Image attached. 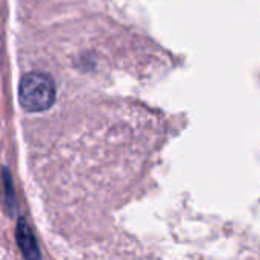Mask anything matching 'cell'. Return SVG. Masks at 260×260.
<instances>
[{
    "label": "cell",
    "mask_w": 260,
    "mask_h": 260,
    "mask_svg": "<svg viewBox=\"0 0 260 260\" xmlns=\"http://www.w3.org/2000/svg\"><path fill=\"white\" fill-rule=\"evenodd\" d=\"M56 88L53 79L40 72H30L23 76L18 87V99L27 111H44L55 102Z\"/></svg>",
    "instance_id": "obj_1"
},
{
    "label": "cell",
    "mask_w": 260,
    "mask_h": 260,
    "mask_svg": "<svg viewBox=\"0 0 260 260\" xmlns=\"http://www.w3.org/2000/svg\"><path fill=\"white\" fill-rule=\"evenodd\" d=\"M17 242L20 245V250L26 260H40V250L35 242L34 233L26 224L24 219H18L17 224Z\"/></svg>",
    "instance_id": "obj_2"
}]
</instances>
